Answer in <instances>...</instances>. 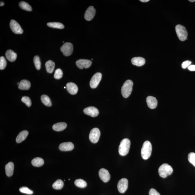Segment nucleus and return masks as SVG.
Instances as JSON below:
<instances>
[{
    "label": "nucleus",
    "mask_w": 195,
    "mask_h": 195,
    "mask_svg": "<svg viewBox=\"0 0 195 195\" xmlns=\"http://www.w3.org/2000/svg\"><path fill=\"white\" fill-rule=\"evenodd\" d=\"M20 8L23 10L28 11H31L32 8L31 6L27 3L24 1H21L19 4Z\"/></svg>",
    "instance_id": "nucleus-27"
},
{
    "label": "nucleus",
    "mask_w": 195,
    "mask_h": 195,
    "mask_svg": "<svg viewBox=\"0 0 195 195\" xmlns=\"http://www.w3.org/2000/svg\"><path fill=\"white\" fill-rule=\"evenodd\" d=\"M96 13L95 9L93 6H90L88 8L85 12L84 18L87 21L92 20L95 16Z\"/></svg>",
    "instance_id": "nucleus-11"
},
{
    "label": "nucleus",
    "mask_w": 195,
    "mask_h": 195,
    "mask_svg": "<svg viewBox=\"0 0 195 195\" xmlns=\"http://www.w3.org/2000/svg\"><path fill=\"white\" fill-rule=\"evenodd\" d=\"M131 143V141L128 138L124 139L121 141L119 147V153L120 155L124 156L128 154Z\"/></svg>",
    "instance_id": "nucleus-2"
},
{
    "label": "nucleus",
    "mask_w": 195,
    "mask_h": 195,
    "mask_svg": "<svg viewBox=\"0 0 195 195\" xmlns=\"http://www.w3.org/2000/svg\"><path fill=\"white\" fill-rule=\"evenodd\" d=\"M67 127V124L64 122H60L53 125L52 129L54 131H63Z\"/></svg>",
    "instance_id": "nucleus-22"
},
{
    "label": "nucleus",
    "mask_w": 195,
    "mask_h": 195,
    "mask_svg": "<svg viewBox=\"0 0 195 195\" xmlns=\"http://www.w3.org/2000/svg\"><path fill=\"white\" fill-rule=\"evenodd\" d=\"M99 176L101 180L104 182H108L110 179V175L107 170L101 168L99 172Z\"/></svg>",
    "instance_id": "nucleus-13"
},
{
    "label": "nucleus",
    "mask_w": 195,
    "mask_h": 195,
    "mask_svg": "<svg viewBox=\"0 0 195 195\" xmlns=\"http://www.w3.org/2000/svg\"><path fill=\"white\" fill-rule=\"evenodd\" d=\"M188 68L189 70L190 71H195V65H190V66H188Z\"/></svg>",
    "instance_id": "nucleus-39"
},
{
    "label": "nucleus",
    "mask_w": 195,
    "mask_h": 195,
    "mask_svg": "<svg viewBox=\"0 0 195 195\" xmlns=\"http://www.w3.org/2000/svg\"><path fill=\"white\" fill-rule=\"evenodd\" d=\"M173 169L171 165L168 164H162L158 169V173L161 177L165 178L172 174Z\"/></svg>",
    "instance_id": "nucleus-3"
},
{
    "label": "nucleus",
    "mask_w": 195,
    "mask_h": 195,
    "mask_svg": "<svg viewBox=\"0 0 195 195\" xmlns=\"http://www.w3.org/2000/svg\"><path fill=\"white\" fill-rule=\"evenodd\" d=\"M191 61H189V60H187V61L183 62V63H182V67L183 69H187L191 65Z\"/></svg>",
    "instance_id": "nucleus-37"
},
{
    "label": "nucleus",
    "mask_w": 195,
    "mask_h": 195,
    "mask_svg": "<svg viewBox=\"0 0 195 195\" xmlns=\"http://www.w3.org/2000/svg\"><path fill=\"white\" fill-rule=\"evenodd\" d=\"M47 25L49 27L56 29H63L64 28L62 24L58 22L48 23H47Z\"/></svg>",
    "instance_id": "nucleus-28"
},
{
    "label": "nucleus",
    "mask_w": 195,
    "mask_h": 195,
    "mask_svg": "<svg viewBox=\"0 0 195 195\" xmlns=\"http://www.w3.org/2000/svg\"><path fill=\"white\" fill-rule=\"evenodd\" d=\"M133 83L131 80H126L122 88V94L125 98H127L131 95L132 91Z\"/></svg>",
    "instance_id": "nucleus-4"
},
{
    "label": "nucleus",
    "mask_w": 195,
    "mask_h": 195,
    "mask_svg": "<svg viewBox=\"0 0 195 195\" xmlns=\"http://www.w3.org/2000/svg\"><path fill=\"white\" fill-rule=\"evenodd\" d=\"M140 1L142 2L146 3L149 1V0H140Z\"/></svg>",
    "instance_id": "nucleus-40"
},
{
    "label": "nucleus",
    "mask_w": 195,
    "mask_h": 195,
    "mask_svg": "<svg viewBox=\"0 0 195 195\" xmlns=\"http://www.w3.org/2000/svg\"><path fill=\"white\" fill-rule=\"evenodd\" d=\"M63 73L61 69H59L56 70L54 73V77L57 80L61 79L63 77Z\"/></svg>",
    "instance_id": "nucleus-32"
},
{
    "label": "nucleus",
    "mask_w": 195,
    "mask_h": 195,
    "mask_svg": "<svg viewBox=\"0 0 195 195\" xmlns=\"http://www.w3.org/2000/svg\"><path fill=\"white\" fill-rule=\"evenodd\" d=\"M31 87L30 82L26 80H22L18 85V88L22 90H28Z\"/></svg>",
    "instance_id": "nucleus-21"
},
{
    "label": "nucleus",
    "mask_w": 195,
    "mask_h": 195,
    "mask_svg": "<svg viewBox=\"0 0 195 195\" xmlns=\"http://www.w3.org/2000/svg\"><path fill=\"white\" fill-rule=\"evenodd\" d=\"M100 136V130L98 128H94L91 130L90 133L89 140L93 143H97L98 141Z\"/></svg>",
    "instance_id": "nucleus-7"
},
{
    "label": "nucleus",
    "mask_w": 195,
    "mask_h": 195,
    "mask_svg": "<svg viewBox=\"0 0 195 195\" xmlns=\"http://www.w3.org/2000/svg\"><path fill=\"white\" fill-rule=\"evenodd\" d=\"M28 134V131H21L16 137V142L18 143H21L23 141L25 140Z\"/></svg>",
    "instance_id": "nucleus-23"
},
{
    "label": "nucleus",
    "mask_w": 195,
    "mask_h": 195,
    "mask_svg": "<svg viewBox=\"0 0 195 195\" xmlns=\"http://www.w3.org/2000/svg\"><path fill=\"white\" fill-rule=\"evenodd\" d=\"M4 5V3L3 1H1V4H0V6H3Z\"/></svg>",
    "instance_id": "nucleus-41"
},
{
    "label": "nucleus",
    "mask_w": 195,
    "mask_h": 195,
    "mask_svg": "<svg viewBox=\"0 0 195 195\" xmlns=\"http://www.w3.org/2000/svg\"><path fill=\"white\" fill-rule=\"evenodd\" d=\"M21 100L22 102L25 104L28 107H30L31 106L32 102L29 97L27 96L23 97Z\"/></svg>",
    "instance_id": "nucleus-35"
},
{
    "label": "nucleus",
    "mask_w": 195,
    "mask_h": 195,
    "mask_svg": "<svg viewBox=\"0 0 195 195\" xmlns=\"http://www.w3.org/2000/svg\"><path fill=\"white\" fill-rule=\"evenodd\" d=\"M92 64V61L89 60L81 59L76 62V65L80 69H83V68L88 69L90 67Z\"/></svg>",
    "instance_id": "nucleus-12"
},
{
    "label": "nucleus",
    "mask_w": 195,
    "mask_h": 195,
    "mask_svg": "<svg viewBox=\"0 0 195 195\" xmlns=\"http://www.w3.org/2000/svg\"><path fill=\"white\" fill-rule=\"evenodd\" d=\"M131 61L133 65L138 66H143L146 62L144 58L141 57H134L131 59Z\"/></svg>",
    "instance_id": "nucleus-18"
},
{
    "label": "nucleus",
    "mask_w": 195,
    "mask_h": 195,
    "mask_svg": "<svg viewBox=\"0 0 195 195\" xmlns=\"http://www.w3.org/2000/svg\"><path fill=\"white\" fill-rule=\"evenodd\" d=\"M128 180L126 178H123L119 181L117 187L118 191L121 193H124L126 191L128 188Z\"/></svg>",
    "instance_id": "nucleus-10"
},
{
    "label": "nucleus",
    "mask_w": 195,
    "mask_h": 195,
    "mask_svg": "<svg viewBox=\"0 0 195 195\" xmlns=\"http://www.w3.org/2000/svg\"><path fill=\"white\" fill-rule=\"evenodd\" d=\"M64 186V182L61 179H59L56 181L52 185V187L54 189L60 190L63 188Z\"/></svg>",
    "instance_id": "nucleus-29"
},
{
    "label": "nucleus",
    "mask_w": 195,
    "mask_h": 195,
    "mask_svg": "<svg viewBox=\"0 0 195 195\" xmlns=\"http://www.w3.org/2000/svg\"><path fill=\"white\" fill-rule=\"evenodd\" d=\"M188 159L190 163L195 167V153L193 152L190 153L188 154Z\"/></svg>",
    "instance_id": "nucleus-36"
},
{
    "label": "nucleus",
    "mask_w": 195,
    "mask_h": 195,
    "mask_svg": "<svg viewBox=\"0 0 195 195\" xmlns=\"http://www.w3.org/2000/svg\"><path fill=\"white\" fill-rule=\"evenodd\" d=\"M41 100L43 104L46 106L51 107L52 106V103L49 98L47 95H43L41 97Z\"/></svg>",
    "instance_id": "nucleus-26"
},
{
    "label": "nucleus",
    "mask_w": 195,
    "mask_h": 195,
    "mask_svg": "<svg viewBox=\"0 0 195 195\" xmlns=\"http://www.w3.org/2000/svg\"><path fill=\"white\" fill-rule=\"evenodd\" d=\"M189 1H190V2H194L195 1V0H189Z\"/></svg>",
    "instance_id": "nucleus-42"
},
{
    "label": "nucleus",
    "mask_w": 195,
    "mask_h": 195,
    "mask_svg": "<svg viewBox=\"0 0 195 195\" xmlns=\"http://www.w3.org/2000/svg\"><path fill=\"white\" fill-rule=\"evenodd\" d=\"M33 62L36 69L37 70H40L41 68V62L40 57L38 56H35L34 58Z\"/></svg>",
    "instance_id": "nucleus-31"
},
{
    "label": "nucleus",
    "mask_w": 195,
    "mask_h": 195,
    "mask_svg": "<svg viewBox=\"0 0 195 195\" xmlns=\"http://www.w3.org/2000/svg\"><path fill=\"white\" fill-rule=\"evenodd\" d=\"M64 89H65V88H66V87H64Z\"/></svg>",
    "instance_id": "nucleus-43"
},
{
    "label": "nucleus",
    "mask_w": 195,
    "mask_h": 195,
    "mask_svg": "<svg viewBox=\"0 0 195 195\" xmlns=\"http://www.w3.org/2000/svg\"><path fill=\"white\" fill-rule=\"evenodd\" d=\"M176 31L179 39L181 41H184L187 39L188 37V32L184 26L179 24L176 26Z\"/></svg>",
    "instance_id": "nucleus-5"
},
{
    "label": "nucleus",
    "mask_w": 195,
    "mask_h": 195,
    "mask_svg": "<svg viewBox=\"0 0 195 195\" xmlns=\"http://www.w3.org/2000/svg\"><path fill=\"white\" fill-rule=\"evenodd\" d=\"M44 161L43 159L40 158H35L32 159V164L34 166L36 167H40L43 165Z\"/></svg>",
    "instance_id": "nucleus-25"
},
{
    "label": "nucleus",
    "mask_w": 195,
    "mask_h": 195,
    "mask_svg": "<svg viewBox=\"0 0 195 195\" xmlns=\"http://www.w3.org/2000/svg\"><path fill=\"white\" fill-rule=\"evenodd\" d=\"M5 55L7 59L12 62L15 61L16 59L17 54L11 49L8 50L6 52Z\"/></svg>",
    "instance_id": "nucleus-19"
},
{
    "label": "nucleus",
    "mask_w": 195,
    "mask_h": 195,
    "mask_svg": "<svg viewBox=\"0 0 195 195\" xmlns=\"http://www.w3.org/2000/svg\"><path fill=\"white\" fill-rule=\"evenodd\" d=\"M14 165L13 162H10L6 165L5 166L6 173L8 177H11L13 173Z\"/></svg>",
    "instance_id": "nucleus-20"
},
{
    "label": "nucleus",
    "mask_w": 195,
    "mask_h": 195,
    "mask_svg": "<svg viewBox=\"0 0 195 195\" xmlns=\"http://www.w3.org/2000/svg\"><path fill=\"white\" fill-rule=\"evenodd\" d=\"M7 61L4 57H0V69L3 70L5 69L7 66Z\"/></svg>",
    "instance_id": "nucleus-34"
},
{
    "label": "nucleus",
    "mask_w": 195,
    "mask_h": 195,
    "mask_svg": "<svg viewBox=\"0 0 195 195\" xmlns=\"http://www.w3.org/2000/svg\"><path fill=\"white\" fill-rule=\"evenodd\" d=\"M75 184L77 187L80 188H84L87 186L85 181L81 179H77L75 182Z\"/></svg>",
    "instance_id": "nucleus-30"
},
{
    "label": "nucleus",
    "mask_w": 195,
    "mask_h": 195,
    "mask_svg": "<svg viewBox=\"0 0 195 195\" xmlns=\"http://www.w3.org/2000/svg\"><path fill=\"white\" fill-rule=\"evenodd\" d=\"M146 102L148 107L151 109H154L157 107L158 101L155 97L148 96L146 98Z\"/></svg>",
    "instance_id": "nucleus-17"
},
{
    "label": "nucleus",
    "mask_w": 195,
    "mask_h": 195,
    "mask_svg": "<svg viewBox=\"0 0 195 195\" xmlns=\"http://www.w3.org/2000/svg\"><path fill=\"white\" fill-rule=\"evenodd\" d=\"M19 191L22 193L27 194L31 195L33 193V191L32 190L26 187H21L20 188Z\"/></svg>",
    "instance_id": "nucleus-33"
},
{
    "label": "nucleus",
    "mask_w": 195,
    "mask_h": 195,
    "mask_svg": "<svg viewBox=\"0 0 195 195\" xmlns=\"http://www.w3.org/2000/svg\"><path fill=\"white\" fill-rule=\"evenodd\" d=\"M10 27L14 33L16 34H21L23 30L20 24L15 20H12L10 22Z\"/></svg>",
    "instance_id": "nucleus-9"
},
{
    "label": "nucleus",
    "mask_w": 195,
    "mask_h": 195,
    "mask_svg": "<svg viewBox=\"0 0 195 195\" xmlns=\"http://www.w3.org/2000/svg\"><path fill=\"white\" fill-rule=\"evenodd\" d=\"M66 87L68 92L72 95H75L78 92V87L75 83H68L66 85Z\"/></svg>",
    "instance_id": "nucleus-16"
},
{
    "label": "nucleus",
    "mask_w": 195,
    "mask_h": 195,
    "mask_svg": "<svg viewBox=\"0 0 195 195\" xmlns=\"http://www.w3.org/2000/svg\"><path fill=\"white\" fill-rule=\"evenodd\" d=\"M83 112L87 115L92 117H95L98 116L99 114L98 110L94 107L90 106L85 108Z\"/></svg>",
    "instance_id": "nucleus-14"
},
{
    "label": "nucleus",
    "mask_w": 195,
    "mask_h": 195,
    "mask_svg": "<svg viewBox=\"0 0 195 195\" xmlns=\"http://www.w3.org/2000/svg\"><path fill=\"white\" fill-rule=\"evenodd\" d=\"M60 50L65 56H69L72 55L73 52V45L71 43H65L60 48Z\"/></svg>",
    "instance_id": "nucleus-6"
},
{
    "label": "nucleus",
    "mask_w": 195,
    "mask_h": 195,
    "mask_svg": "<svg viewBox=\"0 0 195 195\" xmlns=\"http://www.w3.org/2000/svg\"><path fill=\"white\" fill-rule=\"evenodd\" d=\"M74 148L73 144L71 142H64L60 144L59 146L60 150L63 151H72Z\"/></svg>",
    "instance_id": "nucleus-15"
},
{
    "label": "nucleus",
    "mask_w": 195,
    "mask_h": 195,
    "mask_svg": "<svg viewBox=\"0 0 195 195\" xmlns=\"http://www.w3.org/2000/svg\"><path fill=\"white\" fill-rule=\"evenodd\" d=\"M152 147L151 142L146 141L144 142L141 150V157L144 160H147L150 157Z\"/></svg>",
    "instance_id": "nucleus-1"
},
{
    "label": "nucleus",
    "mask_w": 195,
    "mask_h": 195,
    "mask_svg": "<svg viewBox=\"0 0 195 195\" xmlns=\"http://www.w3.org/2000/svg\"><path fill=\"white\" fill-rule=\"evenodd\" d=\"M102 75L100 73H97L93 76L90 82V85L92 89H95L98 85L102 79Z\"/></svg>",
    "instance_id": "nucleus-8"
},
{
    "label": "nucleus",
    "mask_w": 195,
    "mask_h": 195,
    "mask_svg": "<svg viewBox=\"0 0 195 195\" xmlns=\"http://www.w3.org/2000/svg\"><path fill=\"white\" fill-rule=\"evenodd\" d=\"M45 66L47 72L49 73H52L53 72L55 68V64L52 60H49L46 62Z\"/></svg>",
    "instance_id": "nucleus-24"
},
{
    "label": "nucleus",
    "mask_w": 195,
    "mask_h": 195,
    "mask_svg": "<svg viewBox=\"0 0 195 195\" xmlns=\"http://www.w3.org/2000/svg\"><path fill=\"white\" fill-rule=\"evenodd\" d=\"M149 195H160V194L154 189L152 188L150 190Z\"/></svg>",
    "instance_id": "nucleus-38"
}]
</instances>
